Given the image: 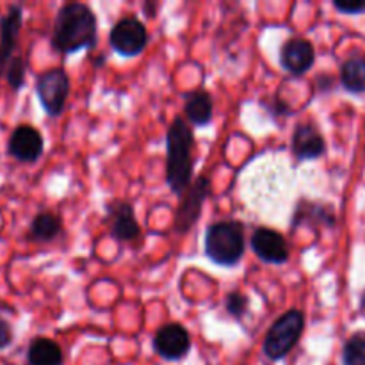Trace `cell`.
I'll return each instance as SVG.
<instances>
[{"label": "cell", "instance_id": "obj_2", "mask_svg": "<svg viewBox=\"0 0 365 365\" xmlns=\"http://www.w3.org/2000/svg\"><path fill=\"white\" fill-rule=\"evenodd\" d=\"M168 184L177 195L189 189L192 175V132L182 118L168 130Z\"/></svg>", "mask_w": 365, "mask_h": 365}, {"label": "cell", "instance_id": "obj_24", "mask_svg": "<svg viewBox=\"0 0 365 365\" xmlns=\"http://www.w3.org/2000/svg\"><path fill=\"white\" fill-rule=\"evenodd\" d=\"M4 71H6V70H4V66H2V63H0V75H2V73H4Z\"/></svg>", "mask_w": 365, "mask_h": 365}, {"label": "cell", "instance_id": "obj_4", "mask_svg": "<svg viewBox=\"0 0 365 365\" xmlns=\"http://www.w3.org/2000/svg\"><path fill=\"white\" fill-rule=\"evenodd\" d=\"M305 328V317L299 310H289L269 328L264 341V353L271 360H280L287 356L298 344Z\"/></svg>", "mask_w": 365, "mask_h": 365}, {"label": "cell", "instance_id": "obj_6", "mask_svg": "<svg viewBox=\"0 0 365 365\" xmlns=\"http://www.w3.org/2000/svg\"><path fill=\"white\" fill-rule=\"evenodd\" d=\"M109 41L110 46L120 56L134 57L145 50L146 41H148V32L138 18H123L110 31Z\"/></svg>", "mask_w": 365, "mask_h": 365}, {"label": "cell", "instance_id": "obj_16", "mask_svg": "<svg viewBox=\"0 0 365 365\" xmlns=\"http://www.w3.org/2000/svg\"><path fill=\"white\" fill-rule=\"evenodd\" d=\"M185 116L198 127L212 120V98L205 91L189 93L185 96Z\"/></svg>", "mask_w": 365, "mask_h": 365}, {"label": "cell", "instance_id": "obj_9", "mask_svg": "<svg viewBox=\"0 0 365 365\" xmlns=\"http://www.w3.org/2000/svg\"><path fill=\"white\" fill-rule=\"evenodd\" d=\"M209 192L210 185L207 178H198L196 184L191 185L184 192V202L180 203V209L177 212V221H175V227H177L178 232H187L189 228H192V225L200 217V210H202V205L207 196H209Z\"/></svg>", "mask_w": 365, "mask_h": 365}, {"label": "cell", "instance_id": "obj_19", "mask_svg": "<svg viewBox=\"0 0 365 365\" xmlns=\"http://www.w3.org/2000/svg\"><path fill=\"white\" fill-rule=\"evenodd\" d=\"M344 365H365V334H356L346 342L342 353Z\"/></svg>", "mask_w": 365, "mask_h": 365}, {"label": "cell", "instance_id": "obj_8", "mask_svg": "<svg viewBox=\"0 0 365 365\" xmlns=\"http://www.w3.org/2000/svg\"><path fill=\"white\" fill-rule=\"evenodd\" d=\"M153 348L163 359L180 360L191 348V337L182 324L171 323L160 328L153 339Z\"/></svg>", "mask_w": 365, "mask_h": 365}, {"label": "cell", "instance_id": "obj_21", "mask_svg": "<svg viewBox=\"0 0 365 365\" xmlns=\"http://www.w3.org/2000/svg\"><path fill=\"white\" fill-rule=\"evenodd\" d=\"M227 310L235 317H242L248 310V298L241 292H232L227 296Z\"/></svg>", "mask_w": 365, "mask_h": 365}, {"label": "cell", "instance_id": "obj_7", "mask_svg": "<svg viewBox=\"0 0 365 365\" xmlns=\"http://www.w3.org/2000/svg\"><path fill=\"white\" fill-rule=\"evenodd\" d=\"M7 153L20 163H36L43 153V138L31 125H18L7 143Z\"/></svg>", "mask_w": 365, "mask_h": 365}, {"label": "cell", "instance_id": "obj_25", "mask_svg": "<svg viewBox=\"0 0 365 365\" xmlns=\"http://www.w3.org/2000/svg\"><path fill=\"white\" fill-rule=\"evenodd\" d=\"M364 307H365V294H364Z\"/></svg>", "mask_w": 365, "mask_h": 365}, {"label": "cell", "instance_id": "obj_18", "mask_svg": "<svg viewBox=\"0 0 365 365\" xmlns=\"http://www.w3.org/2000/svg\"><path fill=\"white\" fill-rule=\"evenodd\" d=\"M61 232V220L59 216L52 212H39L31 223V235L36 241H52Z\"/></svg>", "mask_w": 365, "mask_h": 365}, {"label": "cell", "instance_id": "obj_23", "mask_svg": "<svg viewBox=\"0 0 365 365\" xmlns=\"http://www.w3.org/2000/svg\"><path fill=\"white\" fill-rule=\"evenodd\" d=\"M13 342V330L4 317H0V349H6Z\"/></svg>", "mask_w": 365, "mask_h": 365}, {"label": "cell", "instance_id": "obj_11", "mask_svg": "<svg viewBox=\"0 0 365 365\" xmlns=\"http://www.w3.org/2000/svg\"><path fill=\"white\" fill-rule=\"evenodd\" d=\"M21 18H24V13H21L20 6H9L7 13L0 16V63H2L4 70L13 59L18 34H20Z\"/></svg>", "mask_w": 365, "mask_h": 365}, {"label": "cell", "instance_id": "obj_22", "mask_svg": "<svg viewBox=\"0 0 365 365\" xmlns=\"http://www.w3.org/2000/svg\"><path fill=\"white\" fill-rule=\"evenodd\" d=\"M335 7H337L339 11H342V13L359 14L365 11V2L364 0H349V2H346V0H337V2H335Z\"/></svg>", "mask_w": 365, "mask_h": 365}, {"label": "cell", "instance_id": "obj_15", "mask_svg": "<svg viewBox=\"0 0 365 365\" xmlns=\"http://www.w3.org/2000/svg\"><path fill=\"white\" fill-rule=\"evenodd\" d=\"M27 360L29 365H61L63 364V351L52 339L36 337L29 346Z\"/></svg>", "mask_w": 365, "mask_h": 365}, {"label": "cell", "instance_id": "obj_10", "mask_svg": "<svg viewBox=\"0 0 365 365\" xmlns=\"http://www.w3.org/2000/svg\"><path fill=\"white\" fill-rule=\"evenodd\" d=\"M252 248L260 260L269 264H284L289 259L285 239L271 228H259L252 235Z\"/></svg>", "mask_w": 365, "mask_h": 365}, {"label": "cell", "instance_id": "obj_5", "mask_svg": "<svg viewBox=\"0 0 365 365\" xmlns=\"http://www.w3.org/2000/svg\"><path fill=\"white\" fill-rule=\"evenodd\" d=\"M36 93H38L43 109L50 116H59L66 103L68 93H70V78H68L66 71L61 68H53V70L39 75L36 81Z\"/></svg>", "mask_w": 365, "mask_h": 365}, {"label": "cell", "instance_id": "obj_17", "mask_svg": "<svg viewBox=\"0 0 365 365\" xmlns=\"http://www.w3.org/2000/svg\"><path fill=\"white\" fill-rule=\"evenodd\" d=\"M341 81L348 91L364 93L365 91V59L353 57L346 61L341 71Z\"/></svg>", "mask_w": 365, "mask_h": 365}, {"label": "cell", "instance_id": "obj_12", "mask_svg": "<svg viewBox=\"0 0 365 365\" xmlns=\"http://www.w3.org/2000/svg\"><path fill=\"white\" fill-rule=\"evenodd\" d=\"M282 66L292 75L305 73L314 64V46L307 39H291L280 52Z\"/></svg>", "mask_w": 365, "mask_h": 365}, {"label": "cell", "instance_id": "obj_3", "mask_svg": "<svg viewBox=\"0 0 365 365\" xmlns=\"http://www.w3.org/2000/svg\"><path fill=\"white\" fill-rule=\"evenodd\" d=\"M205 253L220 266H234L245 253V228L237 221H220L209 227Z\"/></svg>", "mask_w": 365, "mask_h": 365}, {"label": "cell", "instance_id": "obj_13", "mask_svg": "<svg viewBox=\"0 0 365 365\" xmlns=\"http://www.w3.org/2000/svg\"><path fill=\"white\" fill-rule=\"evenodd\" d=\"M292 150L299 160L317 159L324 153L323 135L312 125H299L292 135Z\"/></svg>", "mask_w": 365, "mask_h": 365}, {"label": "cell", "instance_id": "obj_20", "mask_svg": "<svg viewBox=\"0 0 365 365\" xmlns=\"http://www.w3.org/2000/svg\"><path fill=\"white\" fill-rule=\"evenodd\" d=\"M6 78L7 82H9L11 88L14 89V91H18V89L24 86L25 82V61L21 59V57H13V59L9 61V64H7L6 68Z\"/></svg>", "mask_w": 365, "mask_h": 365}, {"label": "cell", "instance_id": "obj_14", "mask_svg": "<svg viewBox=\"0 0 365 365\" xmlns=\"http://www.w3.org/2000/svg\"><path fill=\"white\" fill-rule=\"evenodd\" d=\"M113 225H110V234L118 241H132L139 235V225L134 217V210L128 203H116L113 207Z\"/></svg>", "mask_w": 365, "mask_h": 365}, {"label": "cell", "instance_id": "obj_1", "mask_svg": "<svg viewBox=\"0 0 365 365\" xmlns=\"http://www.w3.org/2000/svg\"><path fill=\"white\" fill-rule=\"evenodd\" d=\"M96 43V18L84 4H66L53 21L52 46L63 53L91 48Z\"/></svg>", "mask_w": 365, "mask_h": 365}]
</instances>
